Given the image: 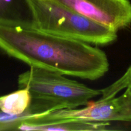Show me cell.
<instances>
[{"mask_svg":"<svg viewBox=\"0 0 131 131\" xmlns=\"http://www.w3.org/2000/svg\"><path fill=\"white\" fill-rule=\"evenodd\" d=\"M0 50L30 67L88 80L102 78L110 68L98 47L43 31L24 19L0 22Z\"/></svg>","mask_w":131,"mask_h":131,"instance_id":"1","label":"cell"},{"mask_svg":"<svg viewBox=\"0 0 131 131\" xmlns=\"http://www.w3.org/2000/svg\"><path fill=\"white\" fill-rule=\"evenodd\" d=\"M17 83L19 88H27L30 92L31 106L43 114L86 106L102 94L101 90L90 88L63 74L36 67L20 74Z\"/></svg>","mask_w":131,"mask_h":131,"instance_id":"2","label":"cell"},{"mask_svg":"<svg viewBox=\"0 0 131 131\" xmlns=\"http://www.w3.org/2000/svg\"><path fill=\"white\" fill-rule=\"evenodd\" d=\"M31 23L52 35L95 46H106L117 39V32L99 24L54 0H24Z\"/></svg>","mask_w":131,"mask_h":131,"instance_id":"3","label":"cell"},{"mask_svg":"<svg viewBox=\"0 0 131 131\" xmlns=\"http://www.w3.org/2000/svg\"><path fill=\"white\" fill-rule=\"evenodd\" d=\"M78 118L95 122L131 121V93L129 89L120 95L90 102L81 109H63L49 113L37 120Z\"/></svg>","mask_w":131,"mask_h":131,"instance_id":"4","label":"cell"},{"mask_svg":"<svg viewBox=\"0 0 131 131\" xmlns=\"http://www.w3.org/2000/svg\"><path fill=\"white\" fill-rule=\"evenodd\" d=\"M54 1L116 32L131 24V3L129 0Z\"/></svg>","mask_w":131,"mask_h":131,"instance_id":"5","label":"cell"},{"mask_svg":"<svg viewBox=\"0 0 131 131\" xmlns=\"http://www.w3.org/2000/svg\"><path fill=\"white\" fill-rule=\"evenodd\" d=\"M110 125L109 122H95L78 118L34 120L23 123L18 130L102 131L108 130Z\"/></svg>","mask_w":131,"mask_h":131,"instance_id":"6","label":"cell"},{"mask_svg":"<svg viewBox=\"0 0 131 131\" xmlns=\"http://www.w3.org/2000/svg\"><path fill=\"white\" fill-rule=\"evenodd\" d=\"M32 97L27 88L0 97V110L11 115H19L30 108Z\"/></svg>","mask_w":131,"mask_h":131,"instance_id":"7","label":"cell"},{"mask_svg":"<svg viewBox=\"0 0 131 131\" xmlns=\"http://www.w3.org/2000/svg\"><path fill=\"white\" fill-rule=\"evenodd\" d=\"M44 116L37 113L31 106L28 111L19 115H9L0 110V131L18 130L23 123L40 119Z\"/></svg>","mask_w":131,"mask_h":131,"instance_id":"8","label":"cell"},{"mask_svg":"<svg viewBox=\"0 0 131 131\" xmlns=\"http://www.w3.org/2000/svg\"><path fill=\"white\" fill-rule=\"evenodd\" d=\"M20 0H0V22L23 19Z\"/></svg>","mask_w":131,"mask_h":131,"instance_id":"9","label":"cell"},{"mask_svg":"<svg viewBox=\"0 0 131 131\" xmlns=\"http://www.w3.org/2000/svg\"><path fill=\"white\" fill-rule=\"evenodd\" d=\"M125 89H129L131 93V64L121 78L114 82L111 85L101 90V96L102 98L113 97Z\"/></svg>","mask_w":131,"mask_h":131,"instance_id":"10","label":"cell"}]
</instances>
